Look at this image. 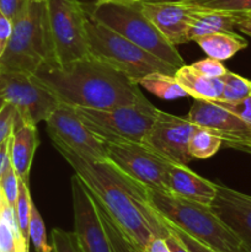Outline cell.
Returning a JSON list of instances; mask_svg holds the SVG:
<instances>
[{
	"label": "cell",
	"instance_id": "obj_7",
	"mask_svg": "<svg viewBox=\"0 0 251 252\" xmlns=\"http://www.w3.org/2000/svg\"><path fill=\"white\" fill-rule=\"evenodd\" d=\"M86 127L103 143H144L157 108L144 96L130 105L107 110L75 107Z\"/></svg>",
	"mask_w": 251,
	"mask_h": 252
},
{
	"label": "cell",
	"instance_id": "obj_18",
	"mask_svg": "<svg viewBox=\"0 0 251 252\" xmlns=\"http://www.w3.org/2000/svg\"><path fill=\"white\" fill-rule=\"evenodd\" d=\"M37 147H38L37 127L34 125L22 122L17 116L14 132L11 134L10 157H11V165L19 179L27 184H29L30 170Z\"/></svg>",
	"mask_w": 251,
	"mask_h": 252
},
{
	"label": "cell",
	"instance_id": "obj_3",
	"mask_svg": "<svg viewBox=\"0 0 251 252\" xmlns=\"http://www.w3.org/2000/svg\"><path fill=\"white\" fill-rule=\"evenodd\" d=\"M149 198L165 220L209 248L218 252H249L209 206L157 189H149Z\"/></svg>",
	"mask_w": 251,
	"mask_h": 252
},
{
	"label": "cell",
	"instance_id": "obj_45",
	"mask_svg": "<svg viewBox=\"0 0 251 252\" xmlns=\"http://www.w3.org/2000/svg\"><path fill=\"white\" fill-rule=\"evenodd\" d=\"M5 103H6V101H5L4 98H2L1 96H0V111L2 110V107H4V106H5Z\"/></svg>",
	"mask_w": 251,
	"mask_h": 252
},
{
	"label": "cell",
	"instance_id": "obj_36",
	"mask_svg": "<svg viewBox=\"0 0 251 252\" xmlns=\"http://www.w3.org/2000/svg\"><path fill=\"white\" fill-rule=\"evenodd\" d=\"M30 0H0V12L12 22L25 11Z\"/></svg>",
	"mask_w": 251,
	"mask_h": 252
},
{
	"label": "cell",
	"instance_id": "obj_4",
	"mask_svg": "<svg viewBox=\"0 0 251 252\" xmlns=\"http://www.w3.org/2000/svg\"><path fill=\"white\" fill-rule=\"evenodd\" d=\"M47 62H56V58L46 1L30 0L25 11L12 22L11 37L0 58V73L34 74Z\"/></svg>",
	"mask_w": 251,
	"mask_h": 252
},
{
	"label": "cell",
	"instance_id": "obj_23",
	"mask_svg": "<svg viewBox=\"0 0 251 252\" xmlns=\"http://www.w3.org/2000/svg\"><path fill=\"white\" fill-rule=\"evenodd\" d=\"M223 145V138L208 128L197 126L189 139L188 150L193 159H208Z\"/></svg>",
	"mask_w": 251,
	"mask_h": 252
},
{
	"label": "cell",
	"instance_id": "obj_5",
	"mask_svg": "<svg viewBox=\"0 0 251 252\" xmlns=\"http://www.w3.org/2000/svg\"><path fill=\"white\" fill-rule=\"evenodd\" d=\"M85 10L89 54L125 74L135 84L152 73L175 75L177 69L101 24L91 15L88 6Z\"/></svg>",
	"mask_w": 251,
	"mask_h": 252
},
{
	"label": "cell",
	"instance_id": "obj_47",
	"mask_svg": "<svg viewBox=\"0 0 251 252\" xmlns=\"http://www.w3.org/2000/svg\"><path fill=\"white\" fill-rule=\"evenodd\" d=\"M34 1H44V0H34Z\"/></svg>",
	"mask_w": 251,
	"mask_h": 252
},
{
	"label": "cell",
	"instance_id": "obj_8",
	"mask_svg": "<svg viewBox=\"0 0 251 252\" xmlns=\"http://www.w3.org/2000/svg\"><path fill=\"white\" fill-rule=\"evenodd\" d=\"M56 63H66L89 54L85 5L78 0H44Z\"/></svg>",
	"mask_w": 251,
	"mask_h": 252
},
{
	"label": "cell",
	"instance_id": "obj_33",
	"mask_svg": "<svg viewBox=\"0 0 251 252\" xmlns=\"http://www.w3.org/2000/svg\"><path fill=\"white\" fill-rule=\"evenodd\" d=\"M192 68L196 69L203 75L209 76V78H221L226 74L228 69L223 65L220 61H217L213 58H206L202 61L196 62V63L191 64Z\"/></svg>",
	"mask_w": 251,
	"mask_h": 252
},
{
	"label": "cell",
	"instance_id": "obj_48",
	"mask_svg": "<svg viewBox=\"0 0 251 252\" xmlns=\"http://www.w3.org/2000/svg\"><path fill=\"white\" fill-rule=\"evenodd\" d=\"M52 252H54V250H53V251H52Z\"/></svg>",
	"mask_w": 251,
	"mask_h": 252
},
{
	"label": "cell",
	"instance_id": "obj_31",
	"mask_svg": "<svg viewBox=\"0 0 251 252\" xmlns=\"http://www.w3.org/2000/svg\"><path fill=\"white\" fill-rule=\"evenodd\" d=\"M0 189H1L2 193H4L5 199L9 203V206L14 207L16 204L17 196H19V189H20V179L17 174L15 172L12 165H10L9 169L6 170L2 177L0 179Z\"/></svg>",
	"mask_w": 251,
	"mask_h": 252
},
{
	"label": "cell",
	"instance_id": "obj_25",
	"mask_svg": "<svg viewBox=\"0 0 251 252\" xmlns=\"http://www.w3.org/2000/svg\"><path fill=\"white\" fill-rule=\"evenodd\" d=\"M32 199L30 194L29 184L20 180L19 196L15 204V213H16L17 225H19L24 240L29 244L30 241V219H31Z\"/></svg>",
	"mask_w": 251,
	"mask_h": 252
},
{
	"label": "cell",
	"instance_id": "obj_26",
	"mask_svg": "<svg viewBox=\"0 0 251 252\" xmlns=\"http://www.w3.org/2000/svg\"><path fill=\"white\" fill-rule=\"evenodd\" d=\"M94 202H95L96 209H97L98 214H100L101 220H102L103 226H105L106 231H107L108 238H110L111 244H112V248L115 252H137V250L133 248L132 244H130L129 241L127 240V238L123 235L122 231L118 229V226L116 225V223L112 220L110 214L106 212V209L103 208L95 198H94Z\"/></svg>",
	"mask_w": 251,
	"mask_h": 252
},
{
	"label": "cell",
	"instance_id": "obj_17",
	"mask_svg": "<svg viewBox=\"0 0 251 252\" xmlns=\"http://www.w3.org/2000/svg\"><path fill=\"white\" fill-rule=\"evenodd\" d=\"M167 192L180 198L211 206L217 192V184L187 167V165L172 164L167 174Z\"/></svg>",
	"mask_w": 251,
	"mask_h": 252
},
{
	"label": "cell",
	"instance_id": "obj_40",
	"mask_svg": "<svg viewBox=\"0 0 251 252\" xmlns=\"http://www.w3.org/2000/svg\"><path fill=\"white\" fill-rule=\"evenodd\" d=\"M142 252H171L167 246L165 238H153L147 246L143 249Z\"/></svg>",
	"mask_w": 251,
	"mask_h": 252
},
{
	"label": "cell",
	"instance_id": "obj_30",
	"mask_svg": "<svg viewBox=\"0 0 251 252\" xmlns=\"http://www.w3.org/2000/svg\"><path fill=\"white\" fill-rule=\"evenodd\" d=\"M52 246L54 252H84L75 231L53 229L51 233Z\"/></svg>",
	"mask_w": 251,
	"mask_h": 252
},
{
	"label": "cell",
	"instance_id": "obj_28",
	"mask_svg": "<svg viewBox=\"0 0 251 252\" xmlns=\"http://www.w3.org/2000/svg\"><path fill=\"white\" fill-rule=\"evenodd\" d=\"M30 240L32 241L36 252H52L53 246L47 243L44 221L34 203H32L31 219H30Z\"/></svg>",
	"mask_w": 251,
	"mask_h": 252
},
{
	"label": "cell",
	"instance_id": "obj_12",
	"mask_svg": "<svg viewBox=\"0 0 251 252\" xmlns=\"http://www.w3.org/2000/svg\"><path fill=\"white\" fill-rule=\"evenodd\" d=\"M196 128L197 125L187 117L157 110L143 144L172 164L187 165L193 160L188 145Z\"/></svg>",
	"mask_w": 251,
	"mask_h": 252
},
{
	"label": "cell",
	"instance_id": "obj_20",
	"mask_svg": "<svg viewBox=\"0 0 251 252\" xmlns=\"http://www.w3.org/2000/svg\"><path fill=\"white\" fill-rule=\"evenodd\" d=\"M235 29L236 15L194 7L193 19L188 29V41H196L208 34L234 32Z\"/></svg>",
	"mask_w": 251,
	"mask_h": 252
},
{
	"label": "cell",
	"instance_id": "obj_22",
	"mask_svg": "<svg viewBox=\"0 0 251 252\" xmlns=\"http://www.w3.org/2000/svg\"><path fill=\"white\" fill-rule=\"evenodd\" d=\"M138 85L147 89L149 93L164 100H176V98L189 97L184 90L175 75L165 73H152L145 75L138 81Z\"/></svg>",
	"mask_w": 251,
	"mask_h": 252
},
{
	"label": "cell",
	"instance_id": "obj_2",
	"mask_svg": "<svg viewBox=\"0 0 251 252\" xmlns=\"http://www.w3.org/2000/svg\"><path fill=\"white\" fill-rule=\"evenodd\" d=\"M33 75L59 102L71 107L107 110L143 96L138 84L91 54L64 65L47 62Z\"/></svg>",
	"mask_w": 251,
	"mask_h": 252
},
{
	"label": "cell",
	"instance_id": "obj_13",
	"mask_svg": "<svg viewBox=\"0 0 251 252\" xmlns=\"http://www.w3.org/2000/svg\"><path fill=\"white\" fill-rule=\"evenodd\" d=\"M75 234L84 252H115L95 202L78 175L70 179Z\"/></svg>",
	"mask_w": 251,
	"mask_h": 252
},
{
	"label": "cell",
	"instance_id": "obj_46",
	"mask_svg": "<svg viewBox=\"0 0 251 252\" xmlns=\"http://www.w3.org/2000/svg\"><path fill=\"white\" fill-rule=\"evenodd\" d=\"M249 85H250V88H251V80H249Z\"/></svg>",
	"mask_w": 251,
	"mask_h": 252
},
{
	"label": "cell",
	"instance_id": "obj_42",
	"mask_svg": "<svg viewBox=\"0 0 251 252\" xmlns=\"http://www.w3.org/2000/svg\"><path fill=\"white\" fill-rule=\"evenodd\" d=\"M224 147L233 148V149L241 150V152H246L251 154V138L249 139H234V140H226L223 142Z\"/></svg>",
	"mask_w": 251,
	"mask_h": 252
},
{
	"label": "cell",
	"instance_id": "obj_6",
	"mask_svg": "<svg viewBox=\"0 0 251 252\" xmlns=\"http://www.w3.org/2000/svg\"><path fill=\"white\" fill-rule=\"evenodd\" d=\"M88 9L101 24L122 34L138 47L157 57L175 69L185 65L184 59L177 52L176 47L170 43L166 37L145 16L140 4L134 6L113 4L101 6L93 5L88 6Z\"/></svg>",
	"mask_w": 251,
	"mask_h": 252
},
{
	"label": "cell",
	"instance_id": "obj_35",
	"mask_svg": "<svg viewBox=\"0 0 251 252\" xmlns=\"http://www.w3.org/2000/svg\"><path fill=\"white\" fill-rule=\"evenodd\" d=\"M167 225H169V228L171 229L172 231H174L175 234H176L177 236H179L180 240L184 243V245L186 246L187 249H188L191 252H218L216 251L214 249L209 248V246H207L206 244L201 243V241H198L197 239L192 238V236H189L188 234L185 233V231H182L181 229H179L177 226L172 225L171 223H169V221L166 220Z\"/></svg>",
	"mask_w": 251,
	"mask_h": 252
},
{
	"label": "cell",
	"instance_id": "obj_24",
	"mask_svg": "<svg viewBox=\"0 0 251 252\" xmlns=\"http://www.w3.org/2000/svg\"><path fill=\"white\" fill-rule=\"evenodd\" d=\"M199 9L223 11L233 15L251 12V0H176Z\"/></svg>",
	"mask_w": 251,
	"mask_h": 252
},
{
	"label": "cell",
	"instance_id": "obj_10",
	"mask_svg": "<svg viewBox=\"0 0 251 252\" xmlns=\"http://www.w3.org/2000/svg\"><path fill=\"white\" fill-rule=\"evenodd\" d=\"M107 160L121 171L149 189L167 192V174L171 162L142 143H105Z\"/></svg>",
	"mask_w": 251,
	"mask_h": 252
},
{
	"label": "cell",
	"instance_id": "obj_21",
	"mask_svg": "<svg viewBox=\"0 0 251 252\" xmlns=\"http://www.w3.org/2000/svg\"><path fill=\"white\" fill-rule=\"evenodd\" d=\"M197 44L209 58L217 61H226L235 56L239 51L246 48L248 42L236 34L235 32H224V33H214L201 37L196 39Z\"/></svg>",
	"mask_w": 251,
	"mask_h": 252
},
{
	"label": "cell",
	"instance_id": "obj_39",
	"mask_svg": "<svg viewBox=\"0 0 251 252\" xmlns=\"http://www.w3.org/2000/svg\"><path fill=\"white\" fill-rule=\"evenodd\" d=\"M165 223H166V220H165ZM166 226H167V229H169V234H167L166 238H165V241H166L170 251L171 252H191L188 249L186 248V246L184 245V243L180 240L179 236H177L176 234H175L174 231L169 228L167 223H166Z\"/></svg>",
	"mask_w": 251,
	"mask_h": 252
},
{
	"label": "cell",
	"instance_id": "obj_37",
	"mask_svg": "<svg viewBox=\"0 0 251 252\" xmlns=\"http://www.w3.org/2000/svg\"><path fill=\"white\" fill-rule=\"evenodd\" d=\"M12 33V21L0 12V58L6 48Z\"/></svg>",
	"mask_w": 251,
	"mask_h": 252
},
{
	"label": "cell",
	"instance_id": "obj_19",
	"mask_svg": "<svg viewBox=\"0 0 251 252\" xmlns=\"http://www.w3.org/2000/svg\"><path fill=\"white\" fill-rule=\"evenodd\" d=\"M175 78L193 100L219 101L223 96L224 84L221 78H209L203 75L192 65H182L175 73Z\"/></svg>",
	"mask_w": 251,
	"mask_h": 252
},
{
	"label": "cell",
	"instance_id": "obj_27",
	"mask_svg": "<svg viewBox=\"0 0 251 252\" xmlns=\"http://www.w3.org/2000/svg\"><path fill=\"white\" fill-rule=\"evenodd\" d=\"M224 88L223 96L219 101H240L243 98L251 96V88L249 85V79L243 78L231 71H226L224 76H221Z\"/></svg>",
	"mask_w": 251,
	"mask_h": 252
},
{
	"label": "cell",
	"instance_id": "obj_38",
	"mask_svg": "<svg viewBox=\"0 0 251 252\" xmlns=\"http://www.w3.org/2000/svg\"><path fill=\"white\" fill-rule=\"evenodd\" d=\"M10 147H11V137L0 144V179H1L2 175L6 172V170L11 165Z\"/></svg>",
	"mask_w": 251,
	"mask_h": 252
},
{
	"label": "cell",
	"instance_id": "obj_9",
	"mask_svg": "<svg viewBox=\"0 0 251 252\" xmlns=\"http://www.w3.org/2000/svg\"><path fill=\"white\" fill-rule=\"evenodd\" d=\"M0 96L14 106L22 122L34 126L46 122L61 103L33 74L17 71L0 73Z\"/></svg>",
	"mask_w": 251,
	"mask_h": 252
},
{
	"label": "cell",
	"instance_id": "obj_41",
	"mask_svg": "<svg viewBox=\"0 0 251 252\" xmlns=\"http://www.w3.org/2000/svg\"><path fill=\"white\" fill-rule=\"evenodd\" d=\"M236 29L246 36L251 37V12L236 15Z\"/></svg>",
	"mask_w": 251,
	"mask_h": 252
},
{
	"label": "cell",
	"instance_id": "obj_29",
	"mask_svg": "<svg viewBox=\"0 0 251 252\" xmlns=\"http://www.w3.org/2000/svg\"><path fill=\"white\" fill-rule=\"evenodd\" d=\"M0 252H29V245L0 217Z\"/></svg>",
	"mask_w": 251,
	"mask_h": 252
},
{
	"label": "cell",
	"instance_id": "obj_34",
	"mask_svg": "<svg viewBox=\"0 0 251 252\" xmlns=\"http://www.w3.org/2000/svg\"><path fill=\"white\" fill-rule=\"evenodd\" d=\"M213 102L233 112L241 120L251 123V96L240 101H213Z\"/></svg>",
	"mask_w": 251,
	"mask_h": 252
},
{
	"label": "cell",
	"instance_id": "obj_15",
	"mask_svg": "<svg viewBox=\"0 0 251 252\" xmlns=\"http://www.w3.org/2000/svg\"><path fill=\"white\" fill-rule=\"evenodd\" d=\"M209 207L251 252V196L217 184L216 196Z\"/></svg>",
	"mask_w": 251,
	"mask_h": 252
},
{
	"label": "cell",
	"instance_id": "obj_14",
	"mask_svg": "<svg viewBox=\"0 0 251 252\" xmlns=\"http://www.w3.org/2000/svg\"><path fill=\"white\" fill-rule=\"evenodd\" d=\"M142 11L175 47L187 43L194 7L176 0H143Z\"/></svg>",
	"mask_w": 251,
	"mask_h": 252
},
{
	"label": "cell",
	"instance_id": "obj_1",
	"mask_svg": "<svg viewBox=\"0 0 251 252\" xmlns=\"http://www.w3.org/2000/svg\"><path fill=\"white\" fill-rule=\"evenodd\" d=\"M53 144L137 252H142L155 236L166 238L169 229L165 219L152 206L144 185L108 160L89 161L62 143Z\"/></svg>",
	"mask_w": 251,
	"mask_h": 252
},
{
	"label": "cell",
	"instance_id": "obj_32",
	"mask_svg": "<svg viewBox=\"0 0 251 252\" xmlns=\"http://www.w3.org/2000/svg\"><path fill=\"white\" fill-rule=\"evenodd\" d=\"M16 118L17 112L14 106L7 102L5 103L2 110L0 111V144L11 137Z\"/></svg>",
	"mask_w": 251,
	"mask_h": 252
},
{
	"label": "cell",
	"instance_id": "obj_44",
	"mask_svg": "<svg viewBox=\"0 0 251 252\" xmlns=\"http://www.w3.org/2000/svg\"><path fill=\"white\" fill-rule=\"evenodd\" d=\"M6 204H9V203H7L6 199H5L4 193H2V191H0V214H1L2 208H4V207L6 206Z\"/></svg>",
	"mask_w": 251,
	"mask_h": 252
},
{
	"label": "cell",
	"instance_id": "obj_16",
	"mask_svg": "<svg viewBox=\"0 0 251 252\" xmlns=\"http://www.w3.org/2000/svg\"><path fill=\"white\" fill-rule=\"evenodd\" d=\"M187 118L199 127L216 132L223 142L251 138V123L212 101L194 100Z\"/></svg>",
	"mask_w": 251,
	"mask_h": 252
},
{
	"label": "cell",
	"instance_id": "obj_43",
	"mask_svg": "<svg viewBox=\"0 0 251 252\" xmlns=\"http://www.w3.org/2000/svg\"><path fill=\"white\" fill-rule=\"evenodd\" d=\"M143 0H95L94 6H101V5H122V6H134V5H139Z\"/></svg>",
	"mask_w": 251,
	"mask_h": 252
},
{
	"label": "cell",
	"instance_id": "obj_11",
	"mask_svg": "<svg viewBox=\"0 0 251 252\" xmlns=\"http://www.w3.org/2000/svg\"><path fill=\"white\" fill-rule=\"evenodd\" d=\"M46 125L52 142L62 143L89 161L107 160L106 144L86 127L75 107L59 103Z\"/></svg>",
	"mask_w": 251,
	"mask_h": 252
}]
</instances>
